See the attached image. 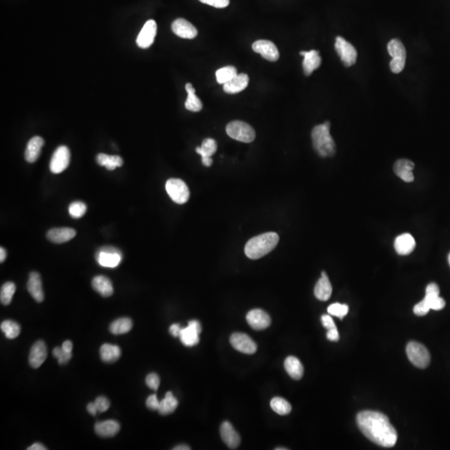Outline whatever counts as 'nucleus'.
Segmentation results:
<instances>
[{
	"mask_svg": "<svg viewBox=\"0 0 450 450\" xmlns=\"http://www.w3.org/2000/svg\"><path fill=\"white\" fill-rule=\"evenodd\" d=\"M327 338L330 341H338L339 339V334L337 328L328 330Z\"/></svg>",
	"mask_w": 450,
	"mask_h": 450,
	"instance_id": "obj_50",
	"label": "nucleus"
},
{
	"mask_svg": "<svg viewBox=\"0 0 450 450\" xmlns=\"http://www.w3.org/2000/svg\"><path fill=\"white\" fill-rule=\"evenodd\" d=\"M47 449L45 448V446L43 445L42 444H40V443H35V444H33V445H31L29 448H28V450H45Z\"/></svg>",
	"mask_w": 450,
	"mask_h": 450,
	"instance_id": "obj_54",
	"label": "nucleus"
},
{
	"mask_svg": "<svg viewBox=\"0 0 450 450\" xmlns=\"http://www.w3.org/2000/svg\"><path fill=\"white\" fill-rule=\"evenodd\" d=\"M408 359L415 366L425 369L430 363V354L425 346L420 343L409 342L406 348Z\"/></svg>",
	"mask_w": 450,
	"mask_h": 450,
	"instance_id": "obj_6",
	"label": "nucleus"
},
{
	"mask_svg": "<svg viewBox=\"0 0 450 450\" xmlns=\"http://www.w3.org/2000/svg\"><path fill=\"white\" fill-rule=\"evenodd\" d=\"M165 189L171 200L176 204H183L189 200V189L183 180L170 178L166 182Z\"/></svg>",
	"mask_w": 450,
	"mask_h": 450,
	"instance_id": "obj_7",
	"label": "nucleus"
},
{
	"mask_svg": "<svg viewBox=\"0 0 450 450\" xmlns=\"http://www.w3.org/2000/svg\"><path fill=\"white\" fill-rule=\"evenodd\" d=\"M1 330L9 339L16 338L20 335L21 328L17 322L13 320H5L1 323Z\"/></svg>",
	"mask_w": 450,
	"mask_h": 450,
	"instance_id": "obj_38",
	"label": "nucleus"
},
{
	"mask_svg": "<svg viewBox=\"0 0 450 450\" xmlns=\"http://www.w3.org/2000/svg\"><path fill=\"white\" fill-rule=\"evenodd\" d=\"M279 241V235L275 232L258 235L248 240L244 248V252L249 259H260L275 249Z\"/></svg>",
	"mask_w": 450,
	"mask_h": 450,
	"instance_id": "obj_2",
	"label": "nucleus"
},
{
	"mask_svg": "<svg viewBox=\"0 0 450 450\" xmlns=\"http://www.w3.org/2000/svg\"><path fill=\"white\" fill-rule=\"evenodd\" d=\"M299 55L303 57V73L306 76L312 75L315 69L319 68L321 65V57L317 50L301 51Z\"/></svg>",
	"mask_w": 450,
	"mask_h": 450,
	"instance_id": "obj_21",
	"label": "nucleus"
},
{
	"mask_svg": "<svg viewBox=\"0 0 450 450\" xmlns=\"http://www.w3.org/2000/svg\"><path fill=\"white\" fill-rule=\"evenodd\" d=\"M53 354L57 358L60 365H65L72 358V353L64 351L62 347L55 348L53 350Z\"/></svg>",
	"mask_w": 450,
	"mask_h": 450,
	"instance_id": "obj_43",
	"label": "nucleus"
},
{
	"mask_svg": "<svg viewBox=\"0 0 450 450\" xmlns=\"http://www.w3.org/2000/svg\"><path fill=\"white\" fill-rule=\"evenodd\" d=\"M92 287L103 297H110L114 294V288L110 279L103 275L94 278L92 280Z\"/></svg>",
	"mask_w": 450,
	"mask_h": 450,
	"instance_id": "obj_30",
	"label": "nucleus"
},
{
	"mask_svg": "<svg viewBox=\"0 0 450 450\" xmlns=\"http://www.w3.org/2000/svg\"><path fill=\"white\" fill-rule=\"evenodd\" d=\"M145 382L150 389L156 391L158 390L159 384H160V380H159L158 374L152 373L146 377Z\"/></svg>",
	"mask_w": 450,
	"mask_h": 450,
	"instance_id": "obj_44",
	"label": "nucleus"
},
{
	"mask_svg": "<svg viewBox=\"0 0 450 450\" xmlns=\"http://www.w3.org/2000/svg\"><path fill=\"white\" fill-rule=\"evenodd\" d=\"M312 140L314 150L323 158L331 157L336 152V146L330 134V123L315 126L312 130Z\"/></svg>",
	"mask_w": 450,
	"mask_h": 450,
	"instance_id": "obj_3",
	"label": "nucleus"
},
{
	"mask_svg": "<svg viewBox=\"0 0 450 450\" xmlns=\"http://www.w3.org/2000/svg\"><path fill=\"white\" fill-rule=\"evenodd\" d=\"M220 435L224 444L231 449L237 448L240 444V437L233 425L229 422L225 421L220 427Z\"/></svg>",
	"mask_w": 450,
	"mask_h": 450,
	"instance_id": "obj_18",
	"label": "nucleus"
},
{
	"mask_svg": "<svg viewBox=\"0 0 450 450\" xmlns=\"http://www.w3.org/2000/svg\"><path fill=\"white\" fill-rule=\"evenodd\" d=\"M448 263H449V265H450V254H449V255H448Z\"/></svg>",
	"mask_w": 450,
	"mask_h": 450,
	"instance_id": "obj_58",
	"label": "nucleus"
},
{
	"mask_svg": "<svg viewBox=\"0 0 450 450\" xmlns=\"http://www.w3.org/2000/svg\"><path fill=\"white\" fill-rule=\"evenodd\" d=\"M284 368L289 375L294 380H300L303 377V367L299 358L290 356L284 361Z\"/></svg>",
	"mask_w": 450,
	"mask_h": 450,
	"instance_id": "obj_31",
	"label": "nucleus"
},
{
	"mask_svg": "<svg viewBox=\"0 0 450 450\" xmlns=\"http://www.w3.org/2000/svg\"><path fill=\"white\" fill-rule=\"evenodd\" d=\"M87 410H88V412L90 415H94V416H95V415H97V413L99 412L95 403H89V404H88V406H87Z\"/></svg>",
	"mask_w": 450,
	"mask_h": 450,
	"instance_id": "obj_52",
	"label": "nucleus"
},
{
	"mask_svg": "<svg viewBox=\"0 0 450 450\" xmlns=\"http://www.w3.org/2000/svg\"><path fill=\"white\" fill-rule=\"evenodd\" d=\"M181 330H182V328L180 327V325L178 323L172 325L169 328V332L174 337H179Z\"/></svg>",
	"mask_w": 450,
	"mask_h": 450,
	"instance_id": "obj_51",
	"label": "nucleus"
},
{
	"mask_svg": "<svg viewBox=\"0 0 450 450\" xmlns=\"http://www.w3.org/2000/svg\"><path fill=\"white\" fill-rule=\"evenodd\" d=\"M321 320H322V323H323V327L325 329H327L328 330H331V329H334V328H336V325L334 323V321L333 320V318L332 317L329 315V314H325L321 318Z\"/></svg>",
	"mask_w": 450,
	"mask_h": 450,
	"instance_id": "obj_49",
	"label": "nucleus"
},
{
	"mask_svg": "<svg viewBox=\"0 0 450 450\" xmlns=\"http://www.w3.org/2000/svg\"><path fill=\"white\" fill-rule=\"evenodd\" d=\"M424 300L429 306L430 310H441L445 307V301L439 297V288L436 283H429L426 288V294Z\"/></svg>",
	"mask_w": 450,
	"mask_h": 450,
	"instance_id": "obj_19",
	"label": "nucleus"
},
{
	"mask_svg": "<svg viewBox=\"0 0 450 450\" xmlns=\"http://www.w3.org/2000/svg\"><path fill=\"white\" fill-rule=\"evenodd\" d=\"M228 136L243 143H251L255 140V131L249 124L243 121H233L226 127Z\"/></svg>",
	"mask_w": 450,
	"mask_h": 450,
	"instance_id": "obj_5",
	"label": "nucleus"
},
{
	"mask_svg": "<svg viewBox=\"0 0 450 450\" xmlns=\"http://www.w3.org/2000/svg\"><path fill=\"white\" fill-rule=\"evenodd\" d=\"M247 322L252 329L255 330H265L271 325V318L265 311L255 309L248 313Z\"/></svg>",
	"mask_w": 450,
	"mask_h": 450,
	"instance_id": "obj_15",
	"label": "nucleus"
},
{
	"mask_svg": "<svg viewBox=\"0 0 450 450\" xmlns=\"http://www.w3.org/2000/svg\"><path fill=\"white\" fill-rule=\"evenodd\" d=\"M190 449V447H189L188 445H185V444H182V445H178L176 446L175 448H174V450H189Z\"/></svg>",
	"mask_w": 450,
	"mask_h": 450,
	"instance_id": "obj_56",
	"label": "nucleus"
},
{
	"mask_svg": "<svg viewBox=\"0 0 450 450\" xmlns=\"http://www.w3.org/2000/svg\"><path fill=\"white\" fill-rule=\"evenodd\" d=\"M99 353L103 362L113 363L119 359L121 355V349L117 345L104 344L100 348Z\"/></svg>",
	"mask_w": 450,
	"mask_h": 450,
	"instance_id": "obj_33",
	"label": "nucleus"
},
{
	"mask_svg": "<svg viewBox=\"0 0 450 450\" xmlns=\"http://www.w3.org/2000/svg\"><path fill=\"white\" fill-rule=\"evenodd\" d=\"M172 30L176 35L182 39L193 40L198 35V30L191 23L185 19H177L172 24Z\"/></svg>",
	"mask_w": 450,
	"mask_h": 450,
	"instance_id": "obj_17",
	"label": "nucleus"
},
{
	"mask_svg": "<svg viewBox=\"0 0 450 450\" xmlns=\"http://www.w3.org/2000/svg\"><path fill=\"white\" fill-rule=\"evenodd\" d=\"M87 206L84 203L77 201L74 202L68 207V213L74 219H79L85 214Z\"/></svg>",
	"mask_w": 450,
	"mask_h": 450,
	"instance_id": "obj_42",
	"label": "nucleus"
},
{
	"mask_svg": "<svg viewBox=\"0 0 450 450\" xmlns=\"http://www.w3.org/2000/svg\"><path fill=\"white\" fill-rule=\"evenodd\" d=\"M332 285L326 273H322V276L317 282L314 288V295L318 300L327 301L331 297Z\"/></svg>",
	"mask_w": 450,
	"mask_h": 450,
	"instance_id": "obj_28",
	"label": "nucleus"
},
{
	"mask_svg": "<svg viewBox=\"0 0 450 450\" xmlns=\"http://www.w3.org/2000/svg\"><path fill=\"white\" fill-rule=\"evenodd\" d=\"M252 48L255 53H260L262 57L268 61L275 62L279 59V49L268 40H258L253 44Z\"/></svg>",
	"mask_w": 450,
	"mask_h": 450,
	"instance_id": "obj_14",
	"label": "nucleus"
},
{
	"mask_svg": "<svg viewBox=\"0 0 450 450\" xmlns=\"http://www.w3.org/2000/svg\"><path fill=\"white\" fill-rule=\"evenodd\" d=\"M95 403L99 413L105 412V411L108 410L110 407V402L108 399L103 397V396H99V397L97 398Z\"/></svg>",
	"mask_w": 450,
	"mask_h": 450,
	"instance_id": "obj_46",
	"label": "nucleus"
},
{
	"mask_svg": "<svg viewBox=\"0 0 450 450\" xmlns=\"http://www.w3.org/2000/svg\"><path fill=\"white\" fill-rule=\"evenodd\" d=\"M185 89H186L188 97H187L186 101H185V108L187 110L191 111V112H200V110L203 109V103L199 99L198 96L195 95V89L193 88L190 83H188L185 85Z\"/></svg>",
	"mask_w": 450,
	"mask_h": 450,
	"instance_id": "obj_32",
	"label": "nucleus"
},
{
	"mask_svg": "<svg viewBox=\"0 0 450 450\" xmlns=\"http://www.w3.org/2000/svg\"><path fill=\"white\" fill-rule=\"evenodd\" d=\"M238 75L237 69L233 66H226L216 71V79L218 83L224 84Z\"/></svg>",
	"mask_w": 450,
	"mask_h": 450,
	"instance_id": "obj_39",
	"label": "nucleus"
},
{
	"mask_svg": "<svg viewBox=\"0 0 450 450\" xmlns=\"http://www.w3.org/2000/svg\"><path fill=\"white\" fill-rule=\"evenodd\" d=\"M358 428L374 444L390 448L395 445L398 435L389 418L376 411L366 410L357 415Z\"/></svg>",
	"mask_w": 450,
	"mask_h": 450,
	"instance_id": "obj_1",
	"label": "nucleus"
},
{
	"mask_svg": "<svg viewBox=\"0 0 450 450\" xmlns=\"http://www.w3.org/2000/svg\"><path fill=\"white\" fill-rule=\"evenodd\" d=\"M62 348H63L64 351L68 352V353H72V342H71L70 340L64 341V342L63 343V345H62Z\"/></svg>",
	"mask_w": 450,
	"mask_h": 450,
	"instance_id": "obj_53",
	"label": "nucleus"
},
{
	"mask_svg": "<svg viewBox=\"0 0 450 450\" xmlns=\"http://www.w3.org/2000/svg\"><path fill=\"white\" fill-rule=\"evenodd\" d=\"M44 145V141L41 137L35 136L31 138L27 145L24 153L25 160L29 163H34L40 157L41 150Z\"/></svg>",
	"mask_w": 450,
	"mask_h": 450,
	"instance_id": "obj_25",
	"label": "nucleus"
},
{
	"mask_svg": "<svg viewBox=\"0 0 450 450\" xmlns=\"http://www.w3.org/2000/svg\"><path fill=\"white\" fill-rule=\"evenodd\" d=\"M70 162V151L66 146H60L55 150L49 164V169L53 174H60L68 168Z\"/></svg>",
	"mask_w": 450,
	"mask_h": 450,
	"instance_id": "obj_10",
	"label": "nucleus"
},
{
	"mask_svg": "<svg viewBox=\"0 0 450 450\" xmlns=\"http://www.w3.org/2000/svg\"><path fill=\"white\" fill-rule=\"evenodd\" d=\"M270 406L275 413L279 415H289L292 410L291 404L283 398H274L270 402Z\"/></svg>",
	"mask_w": 450,
	"mask_h": 450,
	"instance_id": "obj_37",
	"label": "nucleus"
},
{
	"mask_svg": "<svg viewBox=\"0 0 450 450\" xmlns=\"http://www.w3.org/2000/svg\"><path fill=\"white\" fill-rule=\"evenodd\" d=\"M202 331L201 325L198 320L189 321L187 327L180 333V340L187 347H193L200 343V334Z\"/></svg>",
	"mask_w": 450,
	"mask_h": 450,
	"instance_id": "obj_11",
	"label": "nucleus"
},
{
	"mask_svg": "<svg viewBox=\"0 0 450 450\" xmlns=\"http://www.w3.org/2000/svg\"><path fill=\"white\" fill-rule=\"evenodd\" d=\"M388 52L392 57L389 66L392 72L400 74L404 70L406 62V49L398 39L390 40L388 44Z\"/></svg>",
	"mask_w": 450,
	"mask_h": 450,
	"instance_id": "obj_4",
	"label": "nucleus"
},
{
	"mask_svg": "<svg viewBox=\"0 0 450 450\" xmlns=\"http://www.w3.org/2000/svg\"><path fill=\"white\" fill-rule=\"evenodd\" d=\"M348 312H349V306L347 304L335 303H333L328 308V313L330 315L338 317L341 319L347 315Z\"/></svg>",
	"mask_w": 450,
	"mask_h": 450,
	"instance_id": "obj_41",
	"label": "nucleus"
},
{
	"mask_svg": "<svg viewBox=\"0 0 450 450\" xmlns=\"http://www.w3.org/2000/svg\"><path fill=\"white\" fill-rule=\"evenodd\" d=\"M415 168V164L412 161L408 160L406 158H402L396 161L393 165V171L398 177L405 182H413L415 179L413 174V169Z\"/></svg>",
	"mask_w": 450,
	"mask_h": 450,
	"instance_id": "obj_23",
	"label": "nucleus"
},
{
	"mask_svg": "<svg viewBox=\"0 0 450 450\" xmlns=\"http://www.w3.org/2000/svg\"><path fill=\"white\" fill-rule=\"evenodd\" d=\"M249 78L246 74H240L224 84V92L229 95H235L240 93L247 88Z\"/></svg>",
	"mask_w": 450,
	"mask_h": 450,
	"instance_id": "obj_26",
	"label": "nucleus"
},
{
	"mask_svg": "<svg viewBox=\"0 0 450 450\" xmlns=\"http://www.w3.org/2000/svg\"><path fill=\"white\" fill-rule=\"evenodd\" d=\"M132 320L129 318H118L114 321L110 326V331L113 334H127L132 330Z\"/></svg>",
	"mask_w": 450,
	"mask_h": 450,
	"instance_id": "obj_36",
	"label": "nucleus"
},
{
	"mask_svg": "<svg viewBox=\"0 0 450 450\" xmlns=\"http://www.w3.org/2000/svg\"><path fill=\"white\" fill-rule=\"evenodd\" d=\"M429 310H430V308L427 304L424 299H423L420 303H417L415 306V308H413V313L417 316H424V315H426L428 314Z\"/></svg>",
	"mask_w": 450,
	"mask_h": 450,
	"instance_id": "obj_45",
	"label": "nucleus"
},
{
	"mask_svg": "<svg viewBox=\"0 0 450 450\" xmlns=\"http://www.w3.org/2000/svg\"><path fill=\"white\" fill-rule=\"evenodd\" d=\"M178 400H176L173 393L171 392H168L165 394V399L161 400L158 411L162 415H170L174 413L178 407Z\"/></svg>",
	"mask_w": 450,
	"mask_h": 450,
	"instance_id": "obj_35",
	"label": "nucleus"
},
{
	"mask_svg": "<svg viewBox=\"0 0 450 450\" xmlns=\"http://www.w3.org/2000/svg\"><path fill=\"white\" fill-rule=\"evenodd\" d=\"M76 235V231L71 228H52L47 233L49 241L55 244H63L72 240Z\"/></svg>",
	"mask_w": 450,
	"mask_h": 450,
	"instance_id": "obj_24",
	"label": "nucleus"
},
{
	"mask_svg": "<svg viewBox=\"0 0 450 450\" xmlns=\"http://www.w3.org/2000/svg\"><path fill=\"white\" fill-rule=\"evenodd\" d=\"M48 356V349H47L45 343L42 340H39L33 344L29 352V363L33 369H38L44 364Z\"/></svg>",
	"mask_w": 450,
	"mask_h": 450,
	"instance_id": "obj_16",
	"label": "nucleus"
},
{
	"mask_svg": "<svg viewBox=\"0 0 450 450\" xmlns=\"http://www.w3.org/2000/svg\"><path fill=\"white\" fill-rule=\"evenodd\" d=\"M16 286L13 282H7L1 288L0 300L4 305H9L11 303L13 294L15 293Z\"/></svg>",
	"mask_w": 450,
	"mask_h": 450,
	"instance_id": "obj_40",
	"label": "nucleus"
},
{
	"mask_svg": "<svg viewBox=\"0 0 450 450\" xmlns=\"http://www.w3.org/2000/svg\"><path fill=\"white\" fill-rule=\"evenodd\" d=\"M200 1L203 4L210 5L217 9L226 8L229 5V0H200Z\"/></svg>",
	"mask_w": 450,
	"mask_h": 450,
	"instance_id": "obj_47",
	"label": "nucleus"
},
{
	"mask_svg": "<svg viewBox=\"0 0 450 450\" xmlns=\"http://www.w3.org/2000/svg\"><path fill=\"white\" fill-rule=\"evenodd\" d=\"M96 161L100 166L105 167L108 170H114L121 167L123 164V158L118 155H108L105 154H98Z\"/></svg>",
	"mask_w": 450,
	"mask_h": 450,
	"instance_id": "obj_34",
	"label": "nucleus"
},
{
	"mask_svg": "<svg viewBox=\"0 0 450 450\" xmlns=\"http://www.w3.org/2000/svg\"><path fill=\"white\" fill-rule=\"evenodd\" d=\"M230 344L238 351L243 354H255L257 350V345L250 337L243 333H235L230 337Z\"/></svg>",
	"mask_w": 450,
	"mask_h": 450,
	"instance_id": "obj_12",
	"label": "nucleus"
},
{
	"mask_svg": "<svg viewBox=\"0 0 450 450\" xmlns=\"http://www.w3.org/2000/svg\"><path fill=\"white\" fill-rule=\"evenodd\" d=\"M415 240L409 233H403L396 238L394 248L396 252L400 255H408L415 249Z\"/></svg>",
	"mask_w": 450,
	"mask_h": 450,
	"instance_id": "obj_27",
	"label": "nucleus"
},
{
	"mask_svg": "<svg viewBox=\"0 0 450 450\" xmlns=\"http://www.w3.org/2000/svg\"><path fill=\"white\" fill-rule=\"evenodd\" d=\"M6 257V250H5V248H3V247H1V248H0V262H1V263H3V262H5Z\"/></svg>",
	"mask_w": 450,
	"mask_h": 450,
	"instance_id": "obj_55",
	"label": "nucleus"
},
{
	"mask_svg": "<svg viewBox=\"0 0 450 450\" xmlns=\"http://www.w3.org/2000/svg\"><path fill=\"white\" fill-rule=\"evenodd\" d=\"M275 449H276V450H280V449H282V450H286V449H287V448H275Z\"/></svg>",
	"mask_w": 450,
	"mask_h": 450,
	"instance_id": "obj_57",
	"label": "nucleus"
},
{
	"mask_svg": "<svg viewBox=\"0 0 450 450\" xmlns=\"http://www.w3.org/2000/svg\"><path fill=\"white\" fill-rule=\"evenodd\" d=\"M95 432L97 435L103 438L113 437L116 435L120 429V425L115 420H105L98 422L95 424Z\"/></svg>",
	"mask_w": 450,
	"mask_h": 450,
	"instance_id": "obj_29",
	"label": "nucleus"
},
{
	"mask_svg": "<svg viewBox=\"0 0 450 450\" xmlns=\"http://www.w3.org/2000/svg\"><path fill=\"white\" fill-rule=\"evenodd\" d=\"M335 50L345 67L353 66L357 61V50L350 43L344 38L338 36L335 40Z\"/></svg>",
	"mask_w": 450,
	"mask_h": 450,
	"instance_id": "obj_9",
	"label": "nucleus"
},
{
	"mask_svg": "<svg viewBox=\"0 0 450 450\" xmlns=\"http://www.w3.org/2000/svg\"><path fill=\"white\" fill-rule=\"evenodd\" d=\"M157 33V24L154 20H150L145 23L140 33H138L136 43L141 48H148L154 43Z\"/></svg>",
	"mask_w": 450,
	"mask_h": 450,
	"instance_id": "obj_13",
	"label": "nucleus"
},
{
	"mask_svg": "<svg viewBox=\"0 0 450 450\" xmlns=\"http://www.w3.org/2000/svg\"><path fill=\"white\" fill-rule=\"evenodd\" d=\"M160 401H158L156 394H153L148 398L146 400V405L151 410H158Z\"/></svg>",
	"mask_w": 450,
	"mask_h": 450,
	"instance_id": "obj_48",
	"label": "nucleus"
},
{
	"mask_svg": "<svg viewBox=\"0 0 450 450\" xmlns=\"http://www.w3.org/2000/svg\"><path fill=\"white\" fill-rule=\"evenodd\" d=\"M218 145L216 141L210 138H205L203 141L202 145L200 147L196 148V153L200 154L202 157V163L204 166L209 167L212 165L213 159L211 158V157L215 154Z\"/></svg>",
	"mask_w": 450,
	"mask_h": 450,
	"instance_id": "obj_22",
	"label": "nucleus"
},
{
	"mask_svg": "<svg viewBox=\"0 0 450 450\" xmlns=\"http://www.w3.org/2000/svg\"><path fill=\"white\" fill-rule=\"evenodd\" d=\"M123 259V255L119 249L113 246L102 247L96 253V261L99 265L105 268H115Z\"/></svg>",
	"mask_w": 450,
	"mask_h": 450,
	"instance_id": "obj_8",
	"label": "nucleus"
},
{
	"mask_svg": "<svg viewBox=\"0 0 450 450\" xmlns=\"http://www.w3.org/2000/svg\"><path fill=\"white\" fill-rule=\"evenodd\" d=\"M27 289L33 297V299L41 303L44 299V290H43L42 280L40 274L37 272H32L29 274V280L27 283Z\"/></svg>",
	"mask_w": 450,
	"mask_h": 450,
	"instance_id": "obj_20",
	"label": "nucleus"
}]
</instances>
